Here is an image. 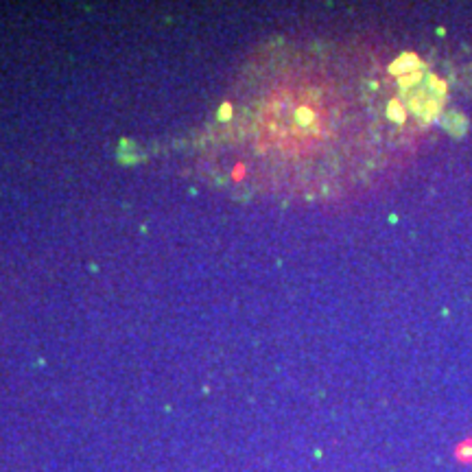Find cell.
<instances>
[{"label": "cell", "mask_w": 472, "mask_h": 472, "mask_svg": "<svg viewBox=\"0 0 472 472\" xmlns=\"http://www.w3.org/2000/svg\"><path fill=\"white\" fill-rule=\"evenodd\" d=\"M236 85L206 147L226 184L267 193H315L363 179L409 125V105L381 64H350L343 51L271 55Z\"/></svg>", "instance_id": "cell-1"}]
</instances>
